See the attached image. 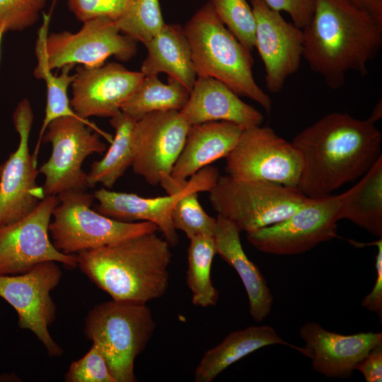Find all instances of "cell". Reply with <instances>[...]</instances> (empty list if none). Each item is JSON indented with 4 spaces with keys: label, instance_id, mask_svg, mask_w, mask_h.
I'll use <instances>...</instances> for the list:
<instances>
[{
    "label": "cell",
    "instance_id": "6da1fadb",
    "mask_svg": "<svg viewBox=\"0 0 382 382\" xmlns=\"http://www.w3.org/2000/svg\"><path fill=\"white\" fill-rule=\"evenodd\" d=\"M382 134L375 124L332 112L298 133L291 143L301 153L297 185L308 197H320L362 177L381 156Z\"/></svg>",
    "mask_w": 382,
    "mask_h": 382
},
{
    "label": "cell",
    "instance_id": "7a4b0ae2",
    "mask_svg": "<svg viewBox=\"0 0 382 382\" xmlns=\"http://www.w3.org/2000/svg\"><path fill=\"white\" fill-rule=\"evenodd\" d=\"M302 30L303 58L332 89L342 87L351 71L366 75L382 45V22L347 0H316Z\"/></svg>",
    "mask_w": 382,
    "mask_h": 382
},
{
    "label": "cell",
    "instance_id": "3957f363",
    "mask_svg": "<svg viewBox=\"0 0 382 382\" xmlns=\"http://www.w3.org/2000/svg\"><path fill=\"white\" fill-rule=\"evenodd\" d=\"M76 257L81 271L112 299L146 303L169 286L170 245L156 232L81 251Z\"/></svg>",
    "mask_w": 382,
    "mask_h": 382
},
{
    "label": "cell",
    "instance_id": "277c9868",
    "mask_svg": "<svg viewBox=\"0 0 382 382\" xmlns=\"http://www.w3.org/2000/svg\"><path fill=\"white\" fill-rule=\"evenodd\" d=\"M197 77L214 78L239 96L258 103L268 114L271 98L257 85L253 74L254 60L224 25L208 1L183 27Z\"/></svg>",
    "mask_w": 382,
    "mask_h": 382
},
{
    "label": "cell",
    "instance_id": "5b68a950",
    "mask_svg": "<svg viewBox=\"0 0 382 382\" xmlns=\"http://www.w3.org/2000/svg\"><path fill=\"white\" fill-rule=\"evenodd\" d=\"M155 328L146 303L112 299L89 311L83 332L99 347L117 382H135V359L145 349Z\"/></svg>",
    "mask_w": 382,
    "mask_h": 382
},
{
    "label": "cell",
    "instance_id": "8992f818",
    "mask_svg": "<svg viewBox=\"0 0 382 382\" xmlns=\"http://www.w3.org/2000/svg\"><path fill=\"white\" fill-rule=\"evenodd\" d=\"M58 204L49 225L52 244L68 255L114 245L158 231L149 221L126 222L106 216L91 209L93 195L86 190L59 194Z\"/></svg>",
    "mask_w": 382,
    "mask_h": 382
},
{
    "label": "cell",
    "instance_id": "52a82bcc",
    "mask_svg": "<svg viewBox=\"0 0 382 382\" xmlns=\"http://www.w3.org/2000/svg\"><path fill=\"white\" fill-rule=\"evenodd\" d=\"M209 192L218 214L246 233L284 220L308 198L297 187L228 174L219 175Z\"/></svg>",
    "mask_w": 382,
    "mask_h": 382
},
{
    "label": "cell",
    "instance_id": "ba28073f",
    "mask_svg": "<svg viewBox=\"0 0 382 382\" xmlns=\"http://www.w3.org/2000/svg\"><path fill=\"white\" fill-rule=\"evenodd\" d=\"M99 135L110 142L112 140L88 120L64 116L50 122L42 142L51 144L52 153L39 168V173L45 176L42 187L45 196L88 188L87 173L82 165L88 156L106 150Z\"/></svg>",
    "mask_w": 382,
    "mask_h": 382
},
{
    "label": "cell",
    "instance_id": "9c48e42d",
    "mask_svg": "<svg viewBox=\"0 0 382 382\" xmlns=\"http://www.w3.org/2000/svg\"><path fill=\"white\" fill-rule=\"evenodd\" d=\"M342 195L308 197L296 211L273 225L246 233L248 242L268 254L303 253L337 236Z\"/></svg>",
    "mask_w": 382,
    "mask_h": 382
},
{
    "label": "cell",
    "instance_id": "30bf717a",
    "mask_svg": "<svg viewBox=\"0 0 382 382\" xmlns=\"http://www.w3.org/2000/svg\"><path fill=\"white\" fill-rule=\"evenodd\" d=\"M228 175L297 187L303 168L300 151L270 127L244 129L226 157Z\"/></svg>",
    "mask_w": 382,
    "mask_h": 382
},
{
    "label": "cell",
    "instance_id": "8fae6325",
    "mask_svg": "<svg viewBox=\"0 0 382 382\" xmlns=\"http://www.w3.org/2000/svg\"><path fill=\"white\" fill-rule=\"evenodd\" d=\"M62 277L59 267L53 261L37 264L22 274L0 275V297L16 311L19 328L32 332L52 357L64 352L49 331L57 313L51 292Z\"/></svg>",
    "mask_w": 382,
    "mask_h": 382
},
{
    "label": "cell",
    "instance_id": "7c38bea8",
    "mask_svg": "<svg viewBox=\"0 0 382 382\" xmlns=\"http://www.w3.org/2000/svg\"><path fill=\"white\" fill-rule=\"evenodd\" d=\"M57 204V195L45 196L24 217L0 225V275L22 274L49 261L69 269L78 267L76 255L57 250L49 236V225Z\"/></svg>",
    "mask_w": 382,
    "mask_h": 382
},
{
    "label": "cell",
    "instance_id": "4fadbf2b",
    "mask_svg": "<svg viewBox=\"0 0 382 382\" xmlns=\"http://www.w3.org/2000/svg\"><path fill=\"white\" fill-rule=\"evenodd\" d=\"M137 41L122 33L116 21L106 17L83 22L76 33L48 34L46 52L52 70L74 65L98 67L110 57L127 62L137 53Z\"/></svg>",
    "mask_w": 382,
    "mask_h": 382
},
{
    "label": "cell",
    "instance_id": "5bb4252c",
    "mask_svg": "<svg viewBox=\"0 0 382 382\" xmlns=\"http://www.w3.org/2000/svg\"><path fill=\"white\" fill-rule=\"evenodd\" d=\"M33 120L30 101L22 99L13 113L18 147L0 164V225L24 217L45 197L42 187L36 184L39 170L29 150Z\"/></svg>",
    "mask_w": 382,
    "mask_h": 382
},
{
    "label": "cell",
    "instance_id": "9a60e30c",
    "mask_svg": "<svg viewBox=\"0 0 382 382\" xmlns=\"http://www.w3.org/2000/svg\"><path fill=\"white\" fill-rule=\"evenodd\" d=\"M190 125L180 111L151 112L136 121L131 138L133 171L149 185L170 174L183 148Z\"/></svg>",
    "mask_w": 382,
    "mask_h": 382
},
{
    "label": "cell",
    "instance_id": "2e32d148",
    "mask_svg": "<svg viewBox=\"0 0 382 382\" xmlns=\"http://www.w3.org/2000/svg\"><path fill=\"white\" fill-rule=\"evenodd\" d=\"M255 20V46L263 62L267 90L279 93L286 79L301 66L303 30L287 22L264 0H250Z\"/></svg>",
    "mask_w": 382,
    "mask_h": 382
},
{
    "label": "cell",
    "instance_id": "e0dca14e",
    "mask_svg": "<svg viewBox=\"0 0 382 382\" xmlns=\"http://www.w3.org/2000/svg\"><path fill=\"white\" fill-rule=\"evenodd\" d=\"M71 85V106L81 118L112 117L134 92L144 75L116 62L98 67L78 66Z\"/></svg>",
    "mask_w": 382,
    "mask_h": 382
},
{
    "label": "cell",
    "instance_id": "ac0fdd59",
    "mask_svg": "<svg viewBox=\"0 0 382 382\" xmlns=\"http://www.w3.org/2000/svg\"><path fill=\"white\" fill-rule=\"evenodd\" d=\"M306 357L316 372L330 378L349 377L357 364L376 345L382 343L381 332L342 335L325 330L309 321L299 329Z\"/></svg>",
    "mask_w": 382,
    "mask_h": 382
},
{
    "label": "cell",
    "instance_id": "d6986e66",
    "mask_svg": "<svg viewBox=\"0 0 382 382\" xmlns=\"http://www.w3.org/2000/svg\"><path fill=\"white\" fill-rule=\"evenodd\" d=\"M180 112L190 125L226 121L246 129L261 125L264 120L258 110L242 100L226 84L212 77H197Z\"/></svg>",
    "mask_w": 382,
    "mask_h": 382
},
{
    "label": "cell",
    "instance_id": "ffe728a7",
    "mask_svg": "<svg viewBox=\"0 0 382 382\" xmlns=\"http://www.w3.org/2000/svg\"><path fill=\"white\" fill-rule=\"evenodd\" d=\"M243 128L226 121L192 125L170 175L185 180L215 161L226 158L238 142Z\"/></svg>",
    "mask_w": 382,
    "mask_h": 382
},
{
    "label": "cell",
    "instance_id": "44dd1931",
    "mask_svg": "<svg viewBox=\"0 0 382 382\" xmlns=\"http://www.w3.org/2000/svg\"><path fill=\"white\" fill-rule=\"evenodd\" d=\"M219 177L215 167L207 166L191 176L190 180L161 176L160 185L168 195L175 194L171 211L173 224L190 239L196 236H214L216 219L209 216L200 205L198 192L209 191Z\"/></svg>",
    "mask_w": 382,
    "mask_h": 382
},
{
    "label": "cell",
    "instance_id": "7402d4cb",
    "mask_svg": "<svg viewBox=\"0 0 382 382\" xmlns=\"http://www.w3.org/2000/svg\"><path fill=\"white\" fill-rule=\"evenodd\" d=\"M240 232L233 223L217 214L214 232L216 253L239 275L247 293L250 313L260 322L270 313L273 296L259 268L244 252Z\"/></svg>",
    "mask_w": 382,
    "mask_h": 382
},
{
    "label": "cell",
    "instance_id": "603a6c76",
    "mask_svg": "<svg viewBox=\"0 0 382 382\" xmlns=\"http://www.w3.org/2000/svg\"><path fill=\"white\" fill-rule=\"evenodd\" d=\"M98 202L96 211L110 218L126 222L149 221L156 224L170 246L179 242L171 211L175 194L144 197L133 193L115 192L103 187L93 192Z\"/></svg>",
    "mask_w": 382,
    "mask_h": 382
},
{
    "label": "cell",
    "instance_id": "cb8c5ba5",
    "mask_svg": "<svg viewBox=\"0 0 382 382\" xmlns=\"http://www.w3.org/2000/svg\"><path fill=\"white\" fill-rule=\"evenodd\" d=\"M291 347L306 357L305 347L284 340L268 325L250 326L229 333L219 345L207 350L195 371L196 382H211L229 366L256 350L270 345Z\"/></svg>",
    "mask_w": 382,
    "mask_h": 382
},
{
    "label": "cell",
    "instance_id": "d4e9b609",
    "mask_svg": "<svg viewBox=\"0 0 382 382\" xmlns=\"http://www.w3.org/2000/svg\"><path fill=\"white\" fill-rule=\"evenodd\" d=\"M144 45L147 55L140 71L144 76L166 73L190 92L197 75L183 28L178 24L165 23L162 29Z\"/></svg>",
    "mask_w": 382,
    "mask_h": 382
},
{
    "label": "cell",
    "instance_id": "484cf974",
    "mask_svg": "<svg viewBox=\"0 0 382 382\" xmlns=\"http://www.w3.org/2000/svg\"><path fill=\"white\" fill-rule=\"evenodd\" d=\"M337 217L382 238V156L361 180L342 193Z\"/></svg>",
    "mask_w": 382,
    "mask_h": 382
},
{
    "label": "cell",
    "instance_id": "4316f807",
    "mask_svg": "<svg viewBox=\"0 0 382 382\" xmlns=\"http://www.w3.org/2000/svg\"><path fill=\"white\" fill-rule=\"evenodd\" d=\"M50 23V14L43 13L42 23L38 29L35 43L37 64L33 74L35 78L45 81L47 89L45 117L39 132L36 146L32 154L33 160L37 163L43 134L50 122L58 117L64 116L81 118L73 110L68 96V89L71 86L74 78V74H69V70L71 67H64L62 73L56 75L48 65L46 52V39L48 35Z\"/></svg>",
    "mask_w": 382,
    "mask_h": 382
},
{
    "label": "cell",
    "instance_id": "83f0119b",
    "mask_svg": "<svg viewBox=\"0 0 382 382\" xmlns=\"http://www.w3.org/2000/svg\"><path fill=\"white\" fill-rule=\"evenodd\" d=\"M136 120L120 111L110 117L115 137L103 158L93 161L87 173L88 188L100 183L110 189L132 166L131 138Z\"/></svg>",
    "mask_w": 382,
    "mask_h": 382
},
{
    "label": "cell",
    "instance_id": "f1b7e54d",
    "mask_svg": "<svg viewBox=\"0 0 382 382\" xmlns=\"http://www.w3.org/2000/svg\"><path fill=\"white\" fill-rule=\"evenodd\" d=\"M163 83L156 75L144 76L121 111L136 120L151 112L180 111L185 105L190 91L177 80L168 77Z\"/></svg>",
    "mask_w": 382,
    "mask_h": 382
},
{
    "label": "cell",
    "instance_id": "f546056e",
    "mask_svg": "<svg viewBox=\"0 0 382 382\" xmlns=\"http://www.w3.org/2000/svg\"><path fill=\"white\" fill-rule=\"evenodd\" d=\"M216 253L214 236H196L190 239L187 250L186 282L196 306L207 308L216 305L219 291L211 278L212 264Z\"/></svg>",
    "mask_w": 382,
    "mask_h": 382
},
{
    "label": "cell",
    "instance_id": "4dcf8cb0",
    "mask_svg": "<svg viewBox=\"0 0 382 382\" xmlns=\"http://www.w3.org/2000/svg\"><path fill=\"white\" fill-rule=\"evenodd\" d=\"M116 23L122 33L144 44L155 36L166 23L159 0H131Z\"/></svg>",
    "mask_w": 382,
    "mask_h": 382
},
{
    "label": "cell",
    "instance_id": "1f68e13d",
    "mask_svg": "<svg viewBox=\"0 0 382 382\" xmlns=\"http://www.w3.org/2000/svg\"><path fill=\"white\" fill-rule=\"evenodd\" d=\"M224 25L249 51L255 46V20L246 0H209Z\"/></svg>",
    "mask_w": 382,
    "mask_h": 382
},
{
    "label": "cell",
    "instance_id": "d6a6232c",
    "mask_svg": "<svg viewBox=\"0 0 382 382\" xmlns=\"http://www.w3.org/2000/svg\"><path fill=\"white\" fill-rule=\"evenodd\" d=\"M48 0H0V28L23 31L38 21Z\"/></svg>",
    "mask_w": 382,
    "mask_h": 382
},
{
    "label": "cell",
    "instance_id": "836d02e7",
    "mask_svg": "<svg viewBox=\"0 0 382 382\" xmlns=\"http://www.w3.org/2000/svg\"><path fill=\"white\" fill-rule=\"evenodd\" d=\"M64 379L66 382H117L103 353L94 344L85 355L70 364Z\"/></svg>",
    "mask_w": 382,
    "mask_h": 382
},
{
    "label": "cell",
    "instance_id": "e575fe53",
    "mask_svg": "<svg viewBox=\"0 0 382 382\" xmlns=\"http://www.w3.org/2000/svg\"><path fill=\"white\" fill-rule=\"evenodd\" d=\"M131 0H68L69 10L82 23L106 17L117 21L125 12Z\"/></svg>",
    "mask_w": 382,
    "mask_h": 382
},
{
    "label": "cell",
    "instance_id": "d590c367",
    "mask_svg": "<svg viewBox=\"0 0 382 382\" xmlns=\"http://www.w3.org/2000/svg\"><path fill=\"white\" fill-rule=\"evenodd\" d=\"M266 4L276 11L288 13L292 23L303 29L311 20L316 0H264Z\"/></svg>",
    "mask_w": 382,
    "mask_h": 382
},
{
    "label": "cell",
    "instance_id": "8d00e7d4",
    "mask_svg": "<svg viewBox=\"0 0 382 382\" xmlns=\"http://www.w3.org/2000/svg\"><path fill=\"white\" fill-rule=\"evenodd\" d=\"M377 247L376 257V278L372 290L361 301V306L382 318V238L372 243Z\"/></svg>",
    "mask_w": 382,
    "mask_h": 382
},
{
    "label": "cell",
    "instance_id": "74e56055",
    "mask_svg": "<svg viewBox=\"0 0 382 382\" xmlns=\"http://www.w3.org/2000/svg\"><path fill=\"white\" fill-rule=\"evenodd\" d=\"M355 370L361 373L366 382H381L382 343L371 349L357 364Z\"/></svg>",
    "mask_w": 382,
    "mask_h": 382
},
{
    "label": "cell",
    "instance_id": "f35d334b",
    "mask_svg": "<svg viewBox=\"0 0 382 382\" xmlns=\"http://www.w3.org/2000/svg\"><path fill=\"white\" fill-rule=\"evenodd\" d=\"M382 22V0H347Z\"/></svg>",
    "mask_w": 382,
    "mask_h": 382
},
{
    "label": "cell",
    "instance_id": "ab89813d",
    "mask_svg": "<svg viewBox=\"0 0 382 382\" xmlns=\"http://www.w3.org/2000/svg\"><path fill=\"white\" fill-rule=\"evenodd\" d=\"M382 117V100H380L374 106L369 117L367 119L369 122L375 124Z\"/></svg>",
    "mask_w": 382,
    "mask_h": 382
},
{
    "label": "cell",
    "instance_id": "60d3db41",
    "mask_svg": "<svg viewBox=\"0 0 382 382\" xmlns=\"http://www.w3.org/2000/svg\"><path fill=\"white\" fill-rule=\"evenodd\" d=\"M6 33L4 28H0V55H1V47L2 45V41L4 38V33Z\"/></svg>",
    "mask_w": 382,
    "mask_h": 382
}]
</instances>
